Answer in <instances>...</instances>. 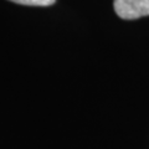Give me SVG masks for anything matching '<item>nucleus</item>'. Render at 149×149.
Wrapping results in <instances>:
<instances>
[{
	"instance_id": "nucleus-1",
	"label": "nucleus",
	"mask_w": 149,
	"mask_h": 149,
	"mask_svg": "<svg viewBox=\"0 0 149 149\" xmlns=\"http://www.w3.org/2000/svg\"><path fill=\"white\" fill-rule=\"evenodd\" d=\"M114 11L124 20L149 15V0H114Z\"/></svg>"
},
{
	"instance_id": "nucleus-2",
	"label": "nucleus",
	"mask_w": 149,
	"mask_h": 149,
	"mask_svg": "<svg viewBox=\"0 0 149 149\" xmlns=\"http://www.w3.org/2000/svg\"><path fill=\"white\" fill-rule=\"evenodd\" d=\"M13 3L21 4V5H31V6H49L52 5L56 0H10Z\"/></svg>"
}]
</instances>
